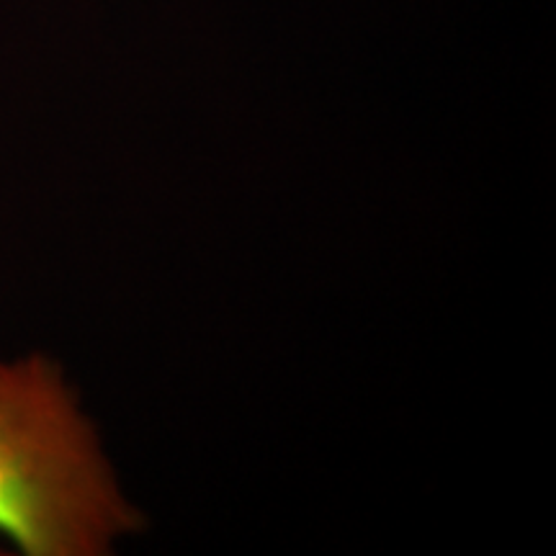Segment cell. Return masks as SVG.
Listing matches in <instances>:
<instances>
[{
	"instance_id": "1",
	"label": "cell",
	"mask_w": 556,
	"mask_h": 556,
	"mask_svg": "<svg viewBox=\"0 0 556 556\" xmlns=\"http://www.w3.org/2000/svg\"><path fill=\"white\" fill-rule=\"evenodd\" d=\"M137 523L60 366L0 361V536L26 556H101Z\"/></svg>"
}]
</instances>
